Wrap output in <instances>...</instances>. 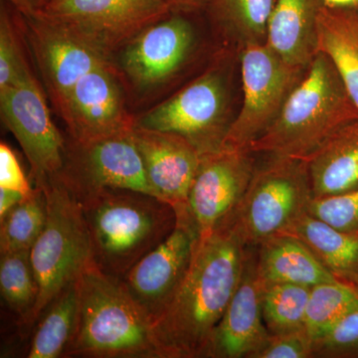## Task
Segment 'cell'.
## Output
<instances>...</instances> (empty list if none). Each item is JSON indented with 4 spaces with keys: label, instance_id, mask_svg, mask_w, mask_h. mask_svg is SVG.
Here are the masks:
<instances>
[{
    "label": "cell",
    "instance_id": "e0dca14e",
    "mask_svg": "<svg viewBox=\"0 0 358 358\" xmlns=\"http://www.w3.org/2000/svg\"><path fill=\"white\" fill-rule=\"evenodd\" d=\"M253 249L247 251L241 282L216 329L208 357L255 358L271 338L263 319V281Z\"/></svg>",
    "mask_w": 358,
    "mask_h": 358
},
{
    "label": "cell",
    "instance_id": "f35d334b",
    "mask_svg": "<svg viewBox=\"0 0 358 358\" xmlns=\"http://www.w3.org/2000/svg\"><path fill=\"white\" fill-rule=\"evenodd\" d=\"M353 11H355V16H357V20H358V4L357 6L355 7V8L352 9Z\"/></svg>",
    "mask_w": 358,
    "mask_h": 358
},
{
    "label": "cell",
    "instance_id": "44dd1931",
    "mask_svg": "<svg viewBox=\"0 0 358 358\" xmlns=\"http://www.w3.org/2000/svg\"><path fill=\"white\" fill-rule=\"evenodd\" d=\"M257 270L267 284H294L312 288L338 279L303 242L280 234L257 247Z\"/></svg>",
    "mask_w": 358,
    "mask_h": 358
},
{
    "label": "cell",
    "instance_id": "ba28073f",
    "mask_svg": "<svg viewBox=\"0 0 358 358\" xmlns=\"http://www.w3.org/2000/svg\"><path fill=\"white\" fill-rule=\"evenodd\" d=\"M173 11L148 25L113 57L124 86L138 98L155 95L189 62L199 44L192 21Z\"/></svg>",
    "mask_w": 358,
    "mask_h": 358
},
{
    "label": "cell",
    "instance_id": "52a82bcc",
    "mask_svg": "<svg viewBox=\"0 0 358 358\" xmlns=\"http://www.w3.org/2000/svg\"><path fill=\"white\" fill-rule=\"evenodd\" d=\"M227 79L210 68L171 98L136 117V126L166 131L185 138L203 155L225 147L230 117Z\"/></svg>",
    "mask_w": 358,
    "mask_h": 358
},
{
    "label": "cell",
    "instance_id": "74e56055",
    "mask_svg": "<svg viewBox=\"0 0 358 358\" xmlns=\"http://www.w3.org/2000/svg\"><path fill=\"white\" fill-rule=\"evenodd\" d=\"M324 6L329 8L353 9L357 6L358 0H322Z\"/></svg>",
    "mask_w": 358,
    "mask_h": 358
},
{
    "label": "cell",
    "instance_id": "ac0fdd59",
    "mask_svg": "<svg viewBox=\"0 0 358 358\" xmlns=\"http://www.w3.org/2000/svg\"><path fill=\"white\" fill-rule=\"evenodd\" d=\"M133 136L157 196L173 205L176 212L182 210L202 155L176 134L134 124Z\"/></svg>",
    "mask_w": 358,
    "mask_h": 358
},
{
    "label": "cell",
    "instance_id": "8fae6325",
    "mask_svg": "<svg viewBox=\"0 0 358 358\" xmlns=\"http://www.w3.org/2000/svg\"><path fill=\"white\" fill-rule=\"evenodd\" d=\"M306 69L289 64L267 44L242 49L243 103L231 124L225 147L250 150L281 112Z\"/></svg>",
    "mask_w": 358,
    "mask_h": 358
},
{
    "label": "cell",
    "instance_id": "7c38bea8",
    "mask_svg": "<svg viewBox=\"0 0 358 358\" xmlns=\"http://www.w3.org/2000/svg\"><path fill=\"white\" fill-rule=\"evenodd\" d=\"M254 152L224 147L203 155L182 210L199 240L222 227L243 199L257 166Z\"/></svg>",
    "mask_w": 358,
    "mask_h": 358
},
{
    "label": "cell",
    "instance_id": "e575fe53",
    "mask_svg": "<svg viewBox=\"0 0 358 358\" xmlns=\"http://www.w3.org/2000/svg\"><path fill=\"white\" fill-rule=\"evenodd\" d=\"M23 16H35L43 11L50 0H6Z\"/></svg>",
    "mask_w": 358,
    "mask_h": 358
},
{
    "label": "cell",
    "instance_id": "6da1fadb",
    "mask_svg": "<svg viewBox=\"0 0 358 358\" xmlns=\"http://www.w3.org/2000/svg\"><path fill=\"white\" fill-rule=\"evenodd\" d=\"M247 251L227 227L199 240L173 301L152 324L164 358H206L243 275Z\"/></svg>",
    "mask_w": 358,
    "mask_h": 358
},
{
    "label": "cell",
    "instance_id": "4fadbf2b",
    "mask_svg": "<svg viewBox=\"0 0 358 358\" xmlns=\"http://www.w3.org/2000/svg\"><path fill=\"white\" fill-rule=\"evenodd\" d=\"M1 119L15 136L30 164L34 186L57 176L64 164L66 145L51 119L41 86L34 75L0 91Z\"/></svg>",
    "mask_w": 358,
    "mask_h": 358
},
{
    "label": "cell",
    "instance_id": "277c9868",
    "mask_svg": "<svg viewBox=\"0 0 358 358\" xmlns=\"http://www.w3.org/2000/svg\"><path fill=\"white\" fill-rule=\"evenodd\" d=\"M78 285L79 320L64 357L164 358L150 320L122 279L91 262Z\"/></svg>",
    "mask_w": 358,
    "mask_h": 358
},
{
    "label": "cell",
    "instance_id": "7a4b0ae2",
    "mask_svg": "<svg viewBox=\"0 0 358 358\" xmlns=\"http://www.w3.org/2000/svg\"><path fill=\"white\" fill-rule=\"evenodd\" d=\"M92 262L122 279L176 228L178 215L164 200L129 189H103L79 200Z\"/></svg>",
    "mask_w": 358,
    "mask_h": 358
},
{
    "label": "cell",
    "instance_id": "8d00e7d4",
    "mask_svg": "<svg viewBox=\"0 0 358 358\" xmlns=\"http://www.w3.org/2000/svg\"><path fill=\"white\" fill-rule=\"evenodd\" d=\"M164 1L171 10L190 13V11L205 8L207 0H164Z\"/></svg>",
    "mask_w": 358,
    "mask_h": 358
},
{
    "label": "cell",
    "instance_id": "603a6c76",
    "mask_svg": "<svg viewBox=\"0 0 358 358\" xmlns=\"http://www.w3.org/2000/svg\"><path fill=\"white\" fill-rule=\"evenodd\" d=\"M317 49L331 59L358 109V20L352 9L322 6L317 18Z\"/></svg>",
    "mask_w": 358,
    "mask_h": 358
},
{
    "label": "cell",
    "instance_id": "2e32d148",
    "mask_svg": "<svg viewBox=\"0 0 358 358\" xmlns=\"http://www.w3.org/2000/svg\"><path fill=\"white\" fill-rule=\"evenodd\" d=\"M21 16L47 95L60 115L77 82L110 61L64 28L40 16Z\"/></svg>",
    "mask_w": 358,
    "mask_h": 358
},
{
    "label": "cell",
    "instance_id": "7402d4cb",
    "mask_svg": "<svg viewBox=\"0 0 358 358\" xmlns=\"http://www.w3.org/2000/svg\"><path fill=\"white\" fill-rule=\"evenodd\" d=\"M282 234L300 240L338 279L358 289V237L334 227L308 212Z\"/></svg>",
    "mask_w": 358,
    "mask_h": 358
},
{
    "label": "cell",
    "instance_id": "f546056e",
    "mask_svg": "<svg viewBox=\"0 0 358 358\" xmlns=\"http://www.w3.org/2000/svg\"><path fill=\"white\" fill-rule=\"evenodd\" d=\"M17 20L3 4L0 13V91L33 74L24 51Z\"/></svg>",
    "mask_w": 358,
    "mask_h": 358
},
{
    "label": "cell",
    "instance_id": "9a60e30c",
    "mask_svg": "<svg viewBox=\"0 0 358 358\" xmlns=\"http://www.w3.org/2000/svg\"><path fill=\"white\" fill-rule=\"evenodd\" d=\"M124 87L112 62L84 75L60 114L71 140H95L134 129L136 117L127 109Z\"/></svg>",
    "mask_w": 358,
    "mask_h": 358
},
{
    "label": "cell",
    "instance_id": "484cf974",
    "mask_svg": "<svg viewBox=\"0 0 358 358\" xmlns=\"http://www.w3.org/2000/svg\"><path fill=\"white\" fill-rule=\"evenodd\" d=\"M47 199L43 188L34 192L0 219V254L30 251L44 229Z\"/></svg>",
    "mask_w": 358,
    "mask_h": 358
},
{
    "label": "cell",
    "instance_id": "8992f818",
    "mask_svg": "<svg viewBox=\"0 0 358 358\" xmlns=\"http://www.w3.org/2000/svg\"><path fill=\"white\" fill-rule=\"evenodd\" d=\"M39 187L46 194L47 219L43 231L30 250L38 284V299L30 327L92 262L88 231L80 202L55 178Z\"/></svg>",
    "mask_w": 358,
    "mask_h": 358
},
{
    "label": "cell",
    "instance_id": "1f68e13d",
    "mask_svg": "<svg viewBox=\"0 0 358 358\" xmlns=\"http://www.w3.org/2000/svg\"><path fill=\"white\" fill-rule=\"evenodd\" d=\"M308 213L358 237V188L338 196L313 199Z\"/></svg>",
    "mask_w": 358,
    "mask_h": 358
},
{
    "label": "cell",
    "instance_id": "cb8c5ba5",
    "mask_svg": "<svg viewBox=\"0 0 358 358\" xmlns=\"http://www.w3.org/2000/svg\"><path fill=\"white\" fill-rule=\"evenodd\" d=\"M79 310V285L76 280L54 299L40 317L41 320L33 336L27 357H64L76 334Z\"/></svg>",
    "mask_w": 358,
    "mask_h": 358
},
{
    "label": "cell",
    "instance_id": "d6a6232c",
    "mask_svg": "<svg viewBox=\"0 0 358 358\" xmlns=\"http://www.w3.org/2000/svg\"><path fill=\"white\" fill-rule=\"evenodd\" d=\"M313 357L312 336L305 329L292 333L271 334L268 343L255 358Z\"/></svg>",
    "mask_w": 358,
    "mask_h": 358
},
{
    "label": "cell",
    "instance_id": "d590c367",
    "mask_svg": "<svg viewBox=\"0 0 358 358\" xmlns=\"http://www.w3.org/2000/svg\"><path fill=\"white\" fill-rule=\"evenodd\" d=\"M29 196V195H28ZM26 195L15 190L0 187V219L4 217L16 205L25 199Z\"/></svg>",
    "mask_w": 358,
    "mask_h": 358
},
{
    "label": "cell",
    "instance_id": "9c48e42d",
    "mask_svg": "<svg viewBox=\"0 0 358 358\" xmlns=\"http://www.w3.org/2000/svg\"><path fill=\"white\" fill-rule=\"evenodd\" d=\"M171 11L164 0H50L35 16L64 28L112 61L141 30Z\"/></svg>",
    "mask_w": 358,
    "mask_h": 358
},
{
    "label": "cell",
    "instance_id": "5bb4252c",
    "mask_svg": "<svg viewBox=\"0 0 358 358\" xmlns=\"http://www.w3.org/2000/svg\"><path fill=\"white\" fill-rule=\"evenodd\" d=\"M199 240L192 225L178 217L171 234L122 277L124 287L152 326L182 284Z\"/></svg>",
    "mask_w": 358,
    "mask_h": 358
},
{
    "label": "cell",
    "instance_id": "83f0119b",
    "mask_svg": "<svg viewBox=\"0 0 358 358\" xmlns=\"http://www.w3.org/2000/svg\"><path fill=\"white\" fill-rule=\"evenodd\" d=\"M0 292L4 303L30 327L38 299V284L33 271L30 251L4 254L0 260Z\"/></svg>",
    "mask_w": 358,
    "mask_h": 358
},
{
    "label": "cell",
    "instance_id": "d4e9b609",
    "mask_svg": "<svg viewBox=\"0 0 358 358\" xmlns=\"http://www.w3.org/2000/svg\"><path fill=\"white\" fill-rule=\"evenodd\" d=\"M275 0H207L206 8L224 37L242 49L266 44L268 23Z\"/></svg>",
    "mask_w": 358,
    "mask_h": 358
},
{
    "label": "cell",
    "instance_id": "30bf717a",
    "mask_svg": "<svg viewBox=\"0 0 358 358\" xmlns=\"http://www.w3.org/2000/svg\"><path fill=\"white\" fill-rule=\"evenodd\" d=\"M133 129L91 141L70 138L64 164L55 178L78 201L103 189L134 190L157 197L148 182Z\"/></svg>",
    "mask_w": 358,
    "mask_h": 358
},
{
    "label": "cell",
    "instance_id": "ffe728a7",
    "mask_svg": "<svg viewBox=\"0 0 358 358\" xmlns=\"http://www.w3.org/2000/svg\"><path fill=\"white\" fill-rule=\"evenodd\" d=\"M313 199L338 196L358 188V119L336 131L307 160Z\"/></svg>",
    "mask_w": 358,
    "mask_h": 358
},
{
    "label": "cell",
    "instance_id": "836d02e7",
    "mask_svg": "<svg viewBox=\"0 0 358 358\" xmlns=\"http://www.w3.org/2000/svg\"><path fill=\"white\" fill-rule=\"evenodd\" d=\"M0 187L15 190L26 196L34 192V186L26 178L17 157L3 141L0 143Z\"/></svg>",
    "mask_w": 358,
    "mask_h": 358
},
{
    "label": "cell",
    "instance_id": "d6986e66",
    "mask_svg": "<svg viewBox=\"0 0 358 358\" xmlns=\"http://www.w3.org/2000/svg\"><path fill=\"white\" fill-rule=\"evenodd\" d=\"M322 0H275L266 44L282 60L307 68L319 53L317 18Z\"/></svg>",
    "mask_w": 358,
    "mask_h": 358
},
{
    "label": "cell",
    "instance_id": "4dcf8cb0",
    "mask_svg": "<svg viewBox=\"0 0 358 358\" xmlns=\"http://www.w3.org/2000/svg\"><path fill=\"white\" fill-rule=\"evenodd\" d=\"M313 341V357L358 358V310Z\"/></svg>",
    "mask_w": 358,
    "mask_h": 358
},
{
    "label": "cell",
    "instance_id": "f1b7e54d",
    "mask_svg": "<svg viewBox=\"0 0 358 358\" xmlns=\"http://www.w3.org/2000/svg\"><path fill=\"white\" fill-rule=\"evenodd\" d=\"M310 291V288L299 285L263 282V319L271 334L305 329Z\"/></svg>",
    "mask_w": 358,
    "mask_h": 358
},
{
    "label": "cell",
    "instance_id": "5b68a950",
    "mask_svg": "<svg viewBox=\"0 0 358 358\" xmlns=\"http://www.w3.org/2000/svg\"><path fill=\"white\" fill-rule=\"evenodd\" d=\"M313 199L307 162L268 157L257 164L243 199L222 227L247 248H257L307 213Z\"/></svg>",
    "mask_w": 358,
    "mask_h": 358
},
{
    "label": "cell",
    "instance_id": "4316f807",
    "mask_svg": "<svg viewBox=\"0 0 358 358\" xmlns=\"http://www.w3.org/2000/svg\"><path fill=\"white\" fill-rule=\"evenodd\" d=\"M357 310V287L343 280L317 285L310 288L305 329L313 341Z\"/></svg>",
    "mask_w": 358,
    "mask_h": 358
},
{
    "label": "cell",
    "instance_id": "3957f363",
    "mask_svg": "<svg viewBox=\"0 0 358 358\" xmlns=\"http://www.w3.org/2000/svg\"><path fill=\"white\" fill-rule=\"evenodd\" d=\"M357 119L358 109L338 70L319 52L275 121L250 150L307 162L336 131Z\"/></svg>",
    "mask_w": 358,
    "mask_h": 358
}]
</instances>
